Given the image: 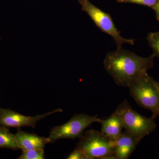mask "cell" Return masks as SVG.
<instances>
[{
	"instance_id": "6da1fadb",
	"label": "cell",
	"mask_w": 159,
	"mask_h": 159,
	"mask_svg": "<svg viewBox=\"0 0 159 159\" xmlns=\"http://www.w3.org/2000/svg\"><path fill=\"white\" fill-rule=\"evenodd\" d=\"M155 57L153 54L148 57H140L121 48L107 53L103 64L117 85L128 87L137 79L148 74L147 71L153 68Z\"/></svg>"
},
{
	"instance_id": "5bb4252c",
	"label": "cell",
	"mask_w": 159,
	"mask_h": 159,
	"mask_svg": "<svg viewBox=\"0 0 159 159\" xmlns=\"http://www.w3.org/2000/svg\"><path fill=\"white\" fill-rule=\"evenodd\" d=\"M119 3H134L153 8L159 2V0H116Z\"/></svg>"
},
{
	"instance_id": "9a60e30c",
	"label": "cell",
	"mask_w": 159,
	"mask_h": 159,
	"mask_svg": "<svg viewBox=\"0 0 159 159\" xmlns=\"http://www.w3.org/2000/svg\"><path fill=\"white\" fill-rule=\"evenodd\" d=\"M67 159H86L80 151L75 149L66 158Z\"/></svg>"
},
{
	"instance_id": "2e32d148",
	"label": "cell",
	"mask_w": 159,
	"mask_h": 159,
	"mask_svg": "<svg viewBox=\"0 0 159 159\" xmlns=\"http://www.w3.org/2000/svg\"><path fill=\"white\" fill-rule=\"evenodd\" d=\"M155 11L157 20L159 21V2L152 8Z\"/></svg>"
},
{
	"instance_id": "30bf717a",
	"label": "cell",
	"mask_w": 159,
	"mask_h": 159,
	"mask_svg": "<svg viewBox=\"0 0 159 159\" xmlns=\"http://www.w3.org/2000/svg\"><path fill=\"white\" fill-rule=\"evenodd\" d=\"M97 122L101 124V132L111 139H116L122 133L123 124L120 118L115 113L107 119H98Z\"/></svg>"
},
{
	"instance_id": "52a82bcc",
	"label": "cell",
	"mask_w": 159,
	"mask_h": 159,
	"mask_svg": "<svg viewBox=\"0 0 159 159\" xmlns=\"http://www.w3.org/2000/svg\"><path fill=\"white\" fill-rule=\"evenodd\" d=\"M62 111L61 109L58 108L47 113L30 116L22 115L9 109L0 107V125L7 127L18 129L23 126H30L34 128L38 121L52 114L61 112Z\"/></svg>"
},
{
	"instance_id": "8992f818",
	"label": "cell",
	"mask_w": 159,
	"mask_h": 159,
	"mask_svg": "<svg viewBox=\"0 0 159 159\" xmlns=\"http://www.w3.org/2000/svg\"><path fill=\"white\" fill-rule=\"evenodd\" d=\"M98 116H90L85 114H76L63 125L55 126L51 129L48 137L51 143L61 139L72 140L79 138L84 129L95 122Z\"/></svg>"
},
{
	"instance_id": "3957f363",
	"label": "cell",
	"mask_w": 159,
	"mask_h": 159,
	"mask_svg": "<svg viewBox=\"0 0 159 159\" xmlns=\"http://www.w3.org/2000/svg\"><path fill=\"white\" fill-rule=\"evenodd\" d=\"M75 149L80 151L86 159H106L114 154V141L101 132L89 129L79 138Z\"/></svg>"
},
{
	"instance_id": "7a4b0ae2",
	"label": "cell",
	"mask_w": 159,
	"mask_h": 159,
	"mask_svg": "<svg viewBox=\"0 0 159 159\" xmlns=\"http://www.w3.org/2000/svg\"><path fill=\"white\" fill-rule=\"evenodd\" d=\"M114 112L121 119L125 131L139 141L152 133L156 128L155 118L143 116L132 108L126 99L118 106Z\"/></svg>"
},
{
	"instance_id": "4fadbf2b",
	"label": "cell",
	"mask_w": 159,
	"mask_h": 159,
	"mask_svg": "<svg viewBox=\"0 0 159 159\" xmlns=\"http://www.w3.org/2000/svg\"><path fill=\"white\" fill-rule=\"evenodd\" d=\"M147 39L148 44L153 50V54L159 59V31L149 33Z\"/></svg>"
},
{
	"instance_id": "ac0fdd59",
	"label": "cell",
	"mask_w": 159,
	"mask_h": 159,
	"mask_svg": "<svg viewBox=\"0 0 159 159\" xmlns=\"http://www.w3.org/2000/svg\"><path fill=\"white\" fill-rule=\"evenodd\" d=\"M0 40H1V38H0Z\"/></svg>"
},
{
	"instance_id": "8fae6325",
	"label": "cell",
	"mask_w": 159,
	"mask_h": 159,
	"mask_svg": "<svg viewBox=\"0 0 159 159\" xmlns=\"http://www.w3.org/2000/svg\"><path fill=\"white\" fill-rule=\"evenodd\" d=\"M0 148L17 150L20 149L15 135L11 134L8 127L0 125Z\"/></svg>"
},
{
	"instance_id": "ba28073f",
	"label": "cell",
	"mask_w": 159,
	"mask_h": 159,
	"mask_svg": "<svg viewBox=\"0 0 159 159\" xmlns=\"http://www.w3.org/2000/svg\"><path fill=\"white\" fill-rule=\"evenodd\" d=\"M114 141V153L116 159H128L141 142L131 136L125 131Z\"/></svg>"
},
{
	"instance_id": "277c9868",
	"label": "cell",
	"mask_w": 159,
	"mask_h": 159,
	"mask_svg": "<svg viewBox=\"0 0 159 159\" xmlns=\"http://www.w3.org/2000/svg\"><path fill=\"white\" fill-rule=\"evenodd\" d=\"M129 94L138 105L152 112L155 119L159 116V92L148 74L134 81L129 86Z\"/></svg>"
},
{
	"instance_id": "5b68a950",
	"label": "cell",
	"mask_w": 159,
	"mask_h": 159,
	"mask_svg": "<svg viewBox=\"0 0 159 159\" xmlns=\"http://www.w3.org/2000/svg\"><path fill=\"white\" fill-rule=\"evenodd\" d=\"M83 11L86 12L98 28L113 38L117 49L121 48L122 45L127 43L133 45L135 40L122 37L121 32L116 28L111 15L104 12L94 6L89 0H78Z\"/></svg>"
},
{
	"instance_id": "e0dca14e",
	"label": "cell",
	"mask_w": 159,
	"mask_h": 159,
	"mask_svg": "<svg viewBox=\"0 0 159 159\" xmlns=\"http://www.w3.org/2000/svg\"><path fill=\"white\" fill-rule=\"evenodd\" d=\"M152 83H153V84H154V85L156 87L157 89L158 90V92H159V83L157 82V81H156L155 80H154L153 79V78L152 77Z\"/></svg>"
},
{
	"instance_id": "9c48e42d",
	"label": "cell",
	"mask_w": 159,
	"mask_h": 159,
	"mask_svg": "<svg viewBox=\"0 0 159 159\" xmlns=\"http://www.w3.org/2000/svg\"><path fill=\"white\" fill-rule=\"evenodd\" d=\"M15 135L20 149L22 151L44 149L47 144L51 143L48 138L40 137L20 129Z\"/></svg>"
},
{
	"instance_id": "7c38bea8",
	"label": "cell",
	"mask_w": 159,
	"mask_h": 159,
	"mask_svg": "<svg viewBox=\"0 0 159 159\" xmlns=\"http://www.w3.org/2000/svg\"><path fill=\"white\" fill-rule=\"evenodd\" d=\"M17 159H45L44 150L42 148L22 151V153Z\"/></svg>"
}]
</instances>
